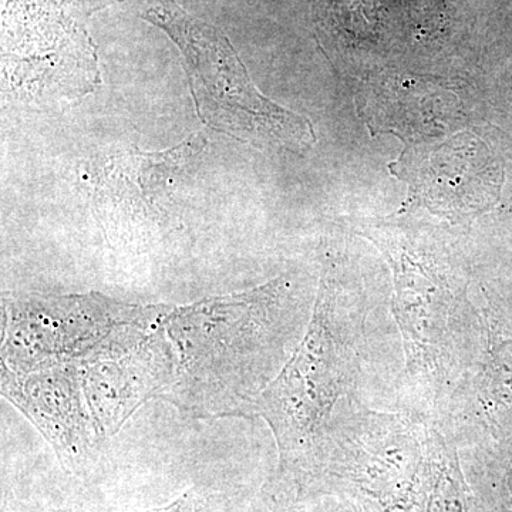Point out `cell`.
Masks as SVG:
<instances>
[{"label":"cell","instance_id":"277c9868","mask_svg":"<svg viewBox=\"0 0 512 512\" xmlns=\"http://www.w3.org/2000/svg\"><path fill=\"white\" fill-rule=\"evenodd\" d=\"M171 309L99 293L9 296L3 299L2 363L33 372L116 355L160 328Z\"/></svg>","mask_w":512,"mask_h":512},{"label":"cell","instance_id":"52a82bcc","mask_svg":"<svg viewBox=\"0 0 512 512\" xmlns=\"http://www.w3.org/2000/svg\"><path fill=\"white\" fill-rule=\"evenodd\" d=\"M0 392L45 437L67 473L86 480L101 444L83 392L80 367L15 372L2 363Z\"/></svg>","mask_w":512,"mask_h":512},{"label":"cell","instance_id":"9c48e42d","mask_svg":"<svg viewBox=\"0 0 512 512\" xmlns=\"http://www.w3.org/2000/svg\"><path fill=\"white\" fill-rule=\"evenodd\" d=\"M207 507V498L204 497L197 490V488H191V490L185 491L180 497L175 498L170 504L164 505V507L153 508L144 512H201ZM8 512H86L76 510H66V508H47L39 507V505L29 504H13L10 505Z\"/></svg>","mask_w":512,"mask_h":512},{"label":"cell","instance_id":"6da1fadb","mask_svg":"<svg viewBox=\"0 0 512 512\" xmlns=\"http://www.w3.org/2000/svg\"><path fill=\"white\" fill-rule=\"evenodd\" d=\"M309 320L286 278L171 309L163 326L177 373L163 402L188 419L247 416L291 359Z\"/></svg>","mask_w":512,"mask_h":512},{"label":"cell","instance_id":"5b68a950","mask_svg":"<svg viewBox=\"0 0 512 512\" xmlns=\"http://www.w3.org/2000/svg\"><path fill=\"white\" fill-rule=\"evenodd\" d=\"M146 19L180 46L198 116L207 126L259 146L303 150L315 144L311 121L262 96L217 30L173 5L151 9Z\"/></svg>","mask_w":512,"mask_h":512},{"label":"cell","instance_id":"8992f818","mask_svg":"<svg viewBox=\"0 0 512 512\" xmlns=\"http://www.w3.org/2000/svg\"><path fill=\"white\" fill-rule=\"evenodd\" d=\"M201 134L161 153L137 147L104 151L87 165L93 210L116 247L140 249L177 228V190L205 150Z\"/></svg>","mask_w":512,"mask_h":512},{"label":"cell","instance_id":"3957f363","mask_svg":"<svg viewBox=\"0 0 512 512\" xmlns=\"http://www.w3.org/2000/svg\"><path fill=\"white\" fill-rule=\"evenodd\" d=\"M363 235L392 266L394 316L402 332L407 382L429 413L447 409L471 370L474 320L466 278L436 234L404 225H373Z\"/></svg>","mask_w":512,"mask_h":512},{"label":"cell","instance_id":"7a4b0ae2","mask_svg":"<svg viewBox=\"0 0 512 512\" xmlns=\"http://www.w3.org/2000/svg\"><path fill=\"white\" fill-rule=\"evenodd\" d=\"M363 323L362 306L336 269H326L301 343L245 416L264 419L272 430L282 487L302 493L318 478L333 412L359 375Z\"/></svg>","mask_w":512,"mask_h":512},{"label":"cell","instance_id":"ba28073f","mask_svg":"<svg viewBox=\"0 0 512 512\" xmlns=\"http://www.w3.org/2000/svg\"><path fill=\"white\" fill-rule=\"evenodd\" d=\"M83 392L101 440L116 436L150 400H163L174 383L177 357L164 326L133 348L79 365Z\"/></svg>","mask_w":512,"mask_h":512}]
</instances>
